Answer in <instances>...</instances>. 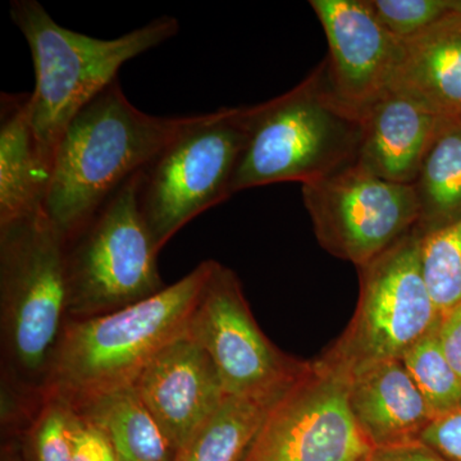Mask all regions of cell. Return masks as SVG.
<instances>
[{"mask_svg":"<svg viewBox=\"0 0 461 461\" xmlns=\"http://www.w3.org/2000/svg\"><path fill=\"white\" fill-rule=\"evenodd\" d=\"M198 118L145 113L118 78L85 105L58 144L44 203L65 241Z\"/></svg>","mask_w":461,"mask_h":461,"instance_id":"obj_1","label":"cell"},{"mask_svg":"<svg viewBox=\"0 0 461 461\" xmlns=\"http://www.w3.org/2000/svg\"><path fill=\"white\" fill-rule=\"evenodd\" d=\"M214 264L199 263L180 281L136 304L67 321L45 397L75 408L133 386L153 357L189 329Z\"/></svg>","mask_w":461,"mask_h":461,"instance_id":"obj_2","label":"cell"},{"mask_svg":"<svg viewBox=\"0 0 461 461\" xmlns=\"http://www.w3.org/2000/svg\"><path fill=\"white\" fill-rule=\"evenodd\" d=\"M247 113L232 195L278 182L305 185L357 165L360 113L336 93L326 59L295 87Z\"/></svg>","mask_w":461,"mask_h":461,"instance_id":"obj_3","label":"cell"},{"mask_svg":"<svg viewBox=\"0 0 461 461\" xmlns=\"http://www.w3.org/2000/svg\"><path fill=\"white\" fill-rule=\"evenodd\" d=\"M65 242L44 211L0 226V379L44 396L69 321Z\"/></svg>","mask_w":461,"mask_h":461,"instance_id":"obj_4","label":"cell"},{"mask_svg":"<svg viewBox=\"0 0 461 461\" xmlns=\"http://www.w3.org/2000/svg\"><path fill=\"white\" fill-rule=\"evenodd\" d=\"M9 14L32 50L35 89L29 94L30 121L50 167L67 126L117 80L121 67L180 32L175 17L162 16L104 41L60 26L38 0H14Z\"/></svg>","mask_w":461,"mask_h":461,"instance_id":"obj_5","label":"cell"},{"mask_svg":"<svg viewBox=\"0 0 461 461\" xmlns=\"http://www.w3.org/2000/svg\"><path fill=\"white\" fill-rule=\"evenodd\" d=\"M140 173L124 182L75 235L66 240L69 320L120 311L167 287L140 206Z\"/></svg>","mask_w":461,"mask_h":461,"instance_id":"obj_6","label":"cell"},{"mask_svg":"<svg viewBox=\"0 0 461 461\" xmlns=\"http://www.w3.org/2000/svg\"><path fill=\"white\" fill-rule=\"evenodd\" d=\"M247 136V107L199 114L141 172L139 206L158 250L194 218L232 196Z\"/></svg>","mask_w":461,"mask_h":461,"instance_id":"obj_7","label":"cell"},{"mask_svg":"<svg viewBox=\"0 0 461 461\" xmlns=\"http://www.w3.org/2000/svg\"><path fill=\"white\" fill-rule=\"evenodd\" d=\"M421 240L414 229L357 268V309L321 359L348 373L382 360H402L412 346L438 330L442 314L424 276Z\"/></svg>","mask_w":461,"mask_h":461,"instance_id":"obj_8","label":"cell"},{"mask_svg":"<svg viewBox=\"0 0 461 461\" xmlns=\"http://www.w3.org/2000/svg\"><path fill=\"white\" fill-rule=\"evenodd\" d=\"M373 450L348 405V373L320 357L273 403L244 461H366Z\"/></svg>","mask_w":461,"mask_h":461,"instance_id":"obj_9","label":"cell"},{"mask_svg":"<svg viewBox=\"0 0 461 461\" xmlns=\"http://www.w3.org/2000/svg\"><path fill=\"white\" fill-rule=\"evenodd\" d=\"M187 330L211 357L230 396L278 399L309 366L264 335L238 275L218 262Z\"/></svg>","mask_w":461,"mask_h":461,"instance_id":"obj_10","label":"cell"},{"mask_svg":"<svg viewBox=\"0 0 461 461\" xmlns=\"http://www.w3.org/2000/svg\"><path fill=\"white\" fill-rule=\"evenodd\" d=\"M302 186L321 247L357 268L411 232L420 220L411 185L384 180L357 165Z\"/></svg>","mask_w":461,"mask_h":461,"instance_id":"obj_11","label":"cell"},{"mask_svg":"<svg viewBox=\"0 0 461 461\" xmlns=\"http://www.w3.org/2000/svg\"><path fill=\"white\" fill-rule=\"evenodd\" d=\"M311 5L329 41L333 87L360 113L393 87L403 41L379 23L366 0H312Z\"/></svg>","mask_w":461,"mask_h":461,"instance_id":"obj_12","label":"cell"},{"mask_svg":"<svg viewBox=\"0 0 461 461\" xmlns=\"http://www.w3.org/2000/svg\"><path fill=\"white\" fill-rule=\"evenodd\" d=\"M135 387L177 454L229 396L211 357L189 330L153 357Z\"/></svg>","mask_w":461,"mask_h":461,"instance_id":"obj_13","label":"cell"},{"mask_svg":"<svg viewBox=\"0 0 461 461\" xmlns=\"http://www.w3.org/2000/svg\"><path fill=\"white\" fill-rule=\"evenodd\" d=\"M442 120L408 94L384 91L360 112L357 166L386 181L414 184Z\"/></svg>","mask_w":461,"mask_h":461,"instance_id":"obj_14","label":"cell"},{"mask_svg":"<svg viewBox=\"0 0 461 461\" xmlns=\"http://www.w3.org/2000/svg\"><path fill=\"white\" fill-rule=\"evenodd\" d=\"M348 405L375 448L420 441L435 418L400 359L382 360L348 373Z\"/></svg>","mask_w":461,"mask_h":461,"instance_id":"obj_15","label":"cell"},{"mask_svg":"<svg viewBox=\"0 0 461 461\" xmlns=\"http://www.w3.org/2000/svg\"><path fill=\"white\" fill-rule=\"evenodd\" d=\"M444 118L461 117V11L403 41L393 87Z\"/></svg>","mask_w":461,"mask_h":461,"instance_id":"obj_16","label":"cell"},{"mask_svg":"<svg viewBox=\"0 0 461 461\" xmlns=\"http://www.w3.org/2000/svg\"><path fill=\"white\" fill-rule=\"evenodd\" d=\"M50 176L30 121L29 94H2L0 226L44 211Z\"/></svg>","mask_w":461,"mask_h":461,"instance_id":"obj_17","label":"cell"},{"mask_svg":"<svg viewBox=\"0 0 461 461\" xmlns=\"http://www.w3.org/2000/svg\"><path fill=\"white\" fill-rule=\"evenodd\" d=\"M71 409L103 430L120 461L177 460V451L135 384Z\"/></svg>","mask_w":461,"mask_h":461,"instance_id":"obj_18","label":"cell"},{"mask_svg":"<svg viewBox=\"0 0 461 461\" xmlns=\"http://www.w3.org/2000/svg\"><path fill=\"white\" fill-rule=\"evenodd\" d=\"M421 235L461 220V117L444 118L414 184Z\"/></svg>","mask_w":461,"mask_h":461,"instance_id":"obj_19","label":"cell"},{"mask_svg":"<svg viewBox=\"0 0 461 461\" xmlns=\"http://www.w3.org/2000/svg\"><path fill=\"white\" fill-rule=\"evenodd\" d=\"M278 399L227 396L176 461H244Z\"/></svg>","mask_w":461,"mask_h":461,"instance_id":"obj_20","label":"cell"},{"mask_svg":"<svg viewBox=\"0 0 461 461\" xmlns=\"http://www.w3.org/2000/svg\"><path fill=\"white\" fill-rule=\"evenodd\" d=\"M402 360L435 417L461 406V378L445 357L437 330L412 346Z\"/></svg>","mask_w":461,"mask_h":461,"instance_id":"obj_21","label":"cell"},{"mask_svg":"<svg viewBox=\"0 0 461 461\" xmlns=\"http://www.w3.org/2000/svg\"><path fill=\"white\" fill-rule=\"evenodd\" d=\"M424 276L441 314L461 303V220L423 236Z\"/></svg>","mask_w":461,"mask_h":461,"instance_id":"obj_22","label":"cell"},{"mask_svg":"<svg viewBox=\"0 0 461 461\" xmlns=\"http://www.w3.org/2000/svg\"><path fill=\"white\" fill-rule=\"evenodd\" d=\"M69 406L45 397L41 411L21 438L25 461H74L68 429Z\"/></svg>","mask_w":461,"mask_h":461,"instance_id":"obj_23","label":"cell"},{"mask_svg":"<svg viewBox=\"0 0 461 461\" xmlns=\"http://www.w3.org/2000/svg\"><path fill=\"white\" fill-rule=\"evenodd\" d=\"M386 30L408 41L454 11L455 0H366Z\"/></svg>","mask_w":461,"mask_h":461,"instance_id":"obj_24","label":"cell"},{"mask_svg":"<svg viewBox=\"0 0 461 461\" xmlns=\"http://www.w3.org/2000/svg\"><path fill=\"white\" fill-rule=\"evenodd\" d=\"M68 429L74 461H120L103 430L71 408Z\"/></svg>","mask_w":461,"mask_h":461,"instance_id":"obj_25","label":"cell"},{"mask_svg":"<svg viewBox=\"0 0 461 461\" xmlns=\"http://www.w3.org/2000/svg\"><path fill=\"white\" fill-rule=\"evenodd\" d=\"M447 461H461V406L444 414L436 415L420 437Z\"/></svg>","mask_w":461,"mask_h":461,"instance_id":"obj_26","label":"cell"},{"mask_svg":"<svg viewBox=\"0 0 461 461\" xmlns=\"http://www.w3.org/2000/svg\"><path fill=\"white\" fill-rule=\"evenodd\" d=\"M437 336L445 357L461 378V303L442 314Z\"/></svg>","mask_w":461,"mask_h":461,"instance_id":"obj_27","label":"cell"},{"mask_svg":"<svg viewBox=\"0 0 461 461\" xmlns=\"http://www.w3.org/2000/svg\"><path fill=\"white\" fill-rule=\"evenodd\" d=\"M366 461H447L421 442L375 448Z\"/></svg>","mask_w":461,"mask_h":461,"instance_id":"obj_28","label":"cell"},{"mask_svg":"<svg viewBox=\"0 0 461 461\" xmlns=\"http://www.w3.org/2000/svg\"><path fill=\"white\" fill-rule=\"evenodd\" d=\"M2 461H25L20 441H5L2 446Z\"/></svg>","mask_w":461,"mask_h":461,"instance_id":"obj_29","label":"cell"},{"mask_svg":"<svg viewBox=\"0 0 461 461\" xmlns=\"http://www.w3.org/2000/svg\"><path fill=\"white\" fill-rule=\"evenodd\" d=\"M455 8H456L457 11H461V0H455Z\"/></svg>","mask_w":461,"mask_h":461,"instance_id":"obj_30","label":"cell"}]
</instances>
